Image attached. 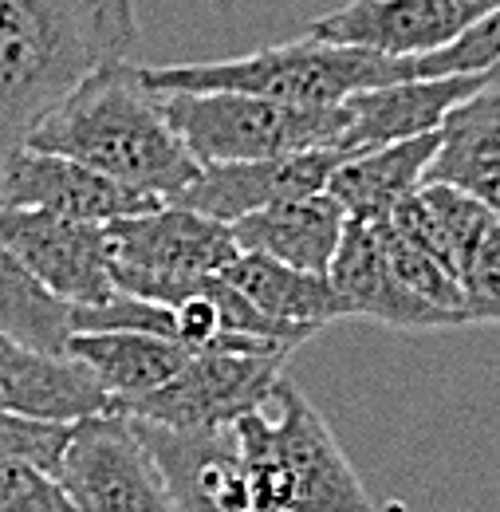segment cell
<instances>
[{"label":"cell","instance_id":"6da1fadb","mask_svg":"<svg viewBox=\"0 0 500 512\" xmlns=\"http://www.w3.org/2000/svg\"><path fill=\"white\" fill-rule=\"evenodd\" d=\"M134 44V0H0V154Z\"/></svg>","mask_w":500,"mask_h":512},{"label":"cell","instance_id":"7a4b0ae2","mask_svg":"<svg viewBox=\"0 0 500 512\" xmlns=\"http://www.w3.org/2000/svg\"><path fill=\"white\" fill-rule=\"evenodd\" d=\"M24 146L71 158L162 205L201 174L162 111V95L142 79V64L130 60L83 79Z\"/></svg>","mask_w":500,"mask_h":512},{"label":"cell","instance_id":"3957f363","mask_svg":"<svg viewBox=\"0 0 500 512\" xmlns=\"http://www.w3.org/2000/svg\"><path fill=\"white\" fill-rule=\"evenodd\" d=\"M264 512H382L312 398L276 379L272 394L229 426Z\"/></svg>","mask_w":500,"mask_h":512},{"label":"cell","instance_id":"277c9868","mask_svg":"<svg viewBox=\"0 0 500 512\" xmlns=\"http://www.w3.org/2000/svg\"><path fill=\"white\" fill-rule=\"evenodd\" d=\"M142 79L166 95V91H241L272 103L292 107H335L351 95L375 91L386 83L422 79L418 60H394L367 48H343L323 44L312 36L260 48L237 60H209V64H166L142 67Z\"/></svg>","mask_w":500,"mask_h":512},{"label":"cell","instance_id":"5b68a950","mask_svg":"<svg viewBox=\"0 0 500 512\" xmlns=\"http://www.w3.org/2000/svg\"><path fill=\"white\" fill-rule=\"evenodd\" d=\"M162 111L197 166L264 162L323 146L339 150L347 127L343 103L292 107L241 91H166Z\"/></svg>","mask_w":500,"mask_h":512},{"label":"cell","instance_id":"8992f818","mask_svg":"<svg viewBox=\"0 0 500 512\" xmlns=\"http://www.w3.org/2000/svg\"><path fill=\"white\" fill-rule=\"evenodd\" d=\"M111 280L123 296L174 308L201 276H217L237 260L233 229L182 205H158L107 221Z\"/></svg>","mask_w":500,"mask_h":512},{"label":"cell","instance_id":"52a82bcc","mask_svg":"<svg viewBox=\"0 0 500 512\" xmlns=\"http://www.w3.org/2000/svg\"><path fill=\"white\" fill-rule=\"evenodd\" d=\"M284 359V351H193L170 383L115 414L174 434H217L272 394Z\"/></svg>","mask_w":500,"mask_h":512},{"label":"cell","instance_id":"ba28073f","mask_svg":"<svg viewBox=\"0 0 500 512\" xmlns=\"http://www.w3.org/2000/svg\"><path fill=\"white\" fill-rule=\"evenodd\" d=\"M56 477L75 512H178L138 426L115 410L71 426Z\"/></svg>","mask_w":500,"mask_h":512},{"label":"cell","instance_id":"9c48e42d","mask_svg":"<svg viewBox=\"0 0 500 512\" xmlns=\"http://www.w3.org/2000/svg\"><path fill=\"white\" fill-rule=\"evenodd\" d=\"M0 245L71 308H95L119 292L111 280L107 225L0 201Z\"/></svg>","mask_w":500,"mask_h":512},{"label":"cell","instance_id":"30bf717a","mask_svg":"<svg viewBox=\"0 0 500 512\" xmlns=\"http://www.w3.org/2000/svg\"><path fill=\"white\" fill-rule=\"evenodd\" d=\"M493 8L497 4L489 0H351L312 20L304 36L343 48H367L394 60H418L453 44Z\"/></svg>","mask_w":500,"mask_h":512},{"label":"cell","instance_id":"8fae6325","mask_svg":"<svg viewBox=\"0 0 500 512\" xmlns=\"http://www.w3.org/2000/svg\"><path fill=\"white\" fill-rule=\"evenodd\" d=\"M343 158L347 154L323 146V150H300V154L264 158V162L201 166V174L170 205L193 209V213L213 217L221 225H237L241 217H249L272 201L327 190V182L343 166Z\"/></svg>","mask_w":500,"mask_h":512},{"label":"cell","instance_id":"7c38bea8","mask_svg":"<svg viewBox=\"0 0 500 512\" xmlns=\"http://www.w3.org/2000/svg\"><path fill=\"white\" fill-rule=\"evenodd\" d=\"M0 201L8 205H24V209H48L71 221H91V225H107L119 217H134L146 209H158L162 201L138 197V193L115 186L111 178L48 154V150H32V146H16L8 154H0Z\"/></svg>","mask_w":500,"mask_h":512},{"label":"cell","instance_id":"4fadbf2b","mask_svg":"<svg viewBox=\"0 0 500 512\" xmlns=\"http://www.w3.org/2000/svg\"><path fill=\"white\" fill-rule=\"evenodd\" d=\"M500 79V67L493 71H477V75H438V79H402V83H386L375 91L351 95L347 107V127L339 138V150L351 154H367L378 146L402 142V138H418L441 130L445 115L453 107H461L465 99H473L477 91H485L489 83Z\"/></svg>","mask_w":500,"mask_h":512},{"label":"cell","instance_id":"5bb4252c","mask_svg":"<svg viewBox=\"0 0 500 512\" xmlns=\"http://www.w3.org/2000/svg\"><path fill=\"white\" fill-rule=\"evenodd\" d=\"M166 473L178 512H264L252 497L245 461L229 430L217 434H174L130 418Z\"/></svg>","mask_w":500,"mask_h":512},{"label":"cell","instance_id":"9a60e30c","mask_svg":"<svg viewBox=\"0 0 500 512\" xmlns=\"http://www.w3.org/2000/svg\"><path fill=\"white\" fill-rule=\"evenodd\" d=\"M327 284L339 296L347 316H363L382 327H402V331H430V327H453L441 312L422 304L414 292L398 284L390 272L382 241H378L375 221H351L339 237V249L327 264Z\"/></svg>","mask_w":500,"mask_h":512},{"label":"cell","instance_id":"2e32d148","mask_svg":"<svg viewBox=\"0 0 500 512\" xmlns=\"http://www.w3.org/2000/svg\"><path fill=\"white\" fill-rule=\"evenodd\" d=\"M0 410L75 426L83 418L111 414L115 406L71 355H48L0 335Z\"/></svg>","mask_w":500,"mask_h":512},{"label":"cell","instance_id":"e0dca14e","mask_svg":"<svg viewBox=\"0 0 500 512\" xmlns=\"http://www.w3.org/2000/svg\"><path fill=\"white\" fill-rule=\"evenodd\" d=\"M229 229H233V241L241 253L272 256L288 268L327 276V264L347 229V213L331 193L319 190L272 201L249 217H241Z\"/></svg>","mask_w":500,"mask_h":512},{"label":"cell","instance_id":"ac0fdd59","mask_svg":"<svg viewBox=\"0 0 500 512\" xmlns=\"http://www.w3.org/2000/svg\"><path fill=\"white\" fill-rule=\"evenodd\" d=\"M95 383L107 390L111 406L146 398L150 390L166 386L189 363V347L166 335L146 331H79L67 339V351Z\"/></svg>","mask_w":500,"mask_h":512},{"label":"cell","instance_id":"d6986e66","mask_svg":"<svg viewBox=\"0 0 500 512\" xmlns=\"http://www.w3.org/2000/svg\"><path fill=\"white\" fill-rule=\"evenodd\" d=\"M441 146V130L402 138L390 146H378L367 154L343 158V166L331 174L327 193L343 205L351 221H386L398 201L426 186L434 154Z\"/></svg>","mask_w":500,"mask_h":512},{"label":"cell","instance_id":"ffe728a7","mask_svg":"<svg viewBox=\"0 0 500 512\" xmlns=\"http://www.w3.org/2000/svg\"><path fill=\"white\" fill-rule=\"evenodd\" d=\"M426 182H449L473 193L500 221V79L445 115Z\"/></svg>","mask_w":500,"mask_h":512},{"label":"cell","instance_id":"44dd1931","mask_svg":"<svg viewBox=\"0 0 500 512\" xmlns=\"http://www.w3.org/2000/svg\"><path fill=\"white\" fill-rule=\"evenodd\" d=\"M386 225L402 241H410L414 249L430 253L461 276V268L477 253L481 237L497 225V217L473 193L457 190L449 182H426L422 190H414L406 201L394 205Z\"/></svg>","mask_w":500,"mask_h":512},{"label":"cell","instance_id":"7402d4cb","mask_svg":"<svg viewBox=\"0 0 500 512\" xmlns=\"http://www.w3.org/2000/svg\"><path fill=\"white\" fill-rule=\"evenodd\" d=\"M221 276L249 300L256 312H264L268 320L284 323V327H296L304 335H315L319 327L347 316L339 296L331 292L327 276L288 268L272 256L237 253V260Z\"/></svg>","mask_w":500,"mask_h":512},{"label":"cell","instance_id":"603a6c76","mask_svg":"<svg viewBox=\"0 0 500 512\" xmlns=\"http://www.w3.org/2000/svg\"><path fill=\"white\" fill-rule=\"evenodd\" d=\"M71 331H75V308L52 296L0 245V335H12L48 355H63Z\"/></svg>","mask_w":500,"mask_h":512},{"label":"cell","instance_id":"cb8c5ba5","mask_svg":"<svg viewBox=\"0 0 500 512\" xmlns=\"http://www.w3.org/2000/svg\"><path fill=\"white\" fill-rule=\"evenodd\" d=\"M378 225V241H382V253L390 272L398 276V284L406 292H414L422 304H430L434 312H441L453 327H465L469 320V304H465V288H461V276L453 268H445L441 260H434L430 253L414 249L410 241H402L386 221Z\"/></svg>","mask_w":500,"mask_h":512},{"label":"cell","instance_id":"d4e9b609","mask_svg":"<svg viewBox=\"0 0 500 512\" xmlns=\"http://www.w3.org/2000/svg\"><path fill=\"white\" fill-rule=\"evenodd\" d=\"M500 67V8L489 16H481L477 24H469L453 44H445L441 52L418 56V75L422 79H438V75H477V71H493Z\"/></svg>","mask_w":500,"mask_h":512},{"label":"cell","instance_id":"484cf974","mask_svg":"<svg viewBox=\"0 0 500 512\" xmlns=\"http://www.w3.org/2000/svg\"><path fill=\"white\" fill-rule=\"evenodd\" d=\"M71 438L67 422H44V418H20V414H4L0 410V465L4 461H20V465H36L56 473L60 457Z\"/></svg>","mask_w":500,"mask_h":512},{"label":"cell","instance_id":"4316f807","mask_svg":"<svg viewBox=\"0 0 500 512\" xmlns=\"http://www.w3.org/2000/svg\"><path fill=\"white\" fill-rule=\"evenodd\" d=\"M0 512H75L56 473L4 461L0 465Z\"/></svg>","mask_w":500,"mask_h":512},{"label":"cell","instance_id":"83f0119b","mask_svg":"<svg viewBox=\"0 0 500 512\" xmlns=\"http://www.w3.org/2000/svg\"><path fill=\"white\" fill-rule=\"evenodd\" d=\"M461 288L473 323H500V221L481 237L477 253L461 268Z\"/></svg>","mask_w":500,"mask_h":512},{"label":"cell","instance_id":"f1b7e54d","mask_svg":"<svg viewBox=\"0 0 500 512\" xmlns=\"http://www.w3.org/2000/svg\"><path fill=\"white\" fill-rule=\"evenodd\" d=\"M489 4H497V8H500V0H489Z\"/></svg>","mask_w":500,"mask_h":512}]
</instances>
